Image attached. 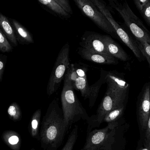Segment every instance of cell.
I'll return each instance as SVG.
<instances>
[{
    "label": "cell",
    "mask_w": 150,
    "mask_h": 150,
    "mask_svg": "<svg viewBox=\"0 0 150 150\" xmlns=\"http://www.w3.org/2000/svg\"><path fill=\"white\" fill-rule=\"evenodd\" d=\"M67 131L59 99L55 98L50 103L43 117L40 140L44 150H57L63 142Z\"/></svg>",
    "instance_id": "obj_1"
},
{
    "label": "cell",
    "mask_w": 150,
    "mask_h": 150,
    "mask_svg": "<svg viewBox=\"0 0 150 150\" xmlns=\"http://www.w3.org/2000/svg\"><path fill=\"white\" fill-rule=\"evenodd\" d=\"M74 89L69 81H64L61 95L62 106L67 130L71 125L80 120L87 121L89 116L75 94Z\"/></svg>",
    "instance_id": "obj_2"
},
{
    "label": "cell",
    "mask_w": 150,
    "mask_h": 150,
    "mask_svg": "<svg viewBox=\"0 0 150 150\" xmlns=\"http://www.w3.org/2000/svg\"><path fill=\"white\" fill-rule=\"evenodd\" d=\"M109 5L121 16L135 40L150 44V31L142 20L130 9L127 1L120 2L116 0H109Z\"/></svg>",
    "instance_id": "obj_3"
},
{
    "label": "cell",
    "mask_w": 150,
    "mask_h": 150,
    "mask_svg": "<svg viewBox=\"0 0 150 150\" xmlns=\"http://www.w3.org/2000/svg\"><path fill=\"white\" fill-rule=\"evenodd\" d=\"M117 127L108 125L87 134L85 143L81 150H113L116 142Z\"/></svg>",
    "instance_id": "obj_4"
},
{
    "label": "cell",
    "mask_w": 150,
    "mask_h": 150,
    "mask_svg": "<svg viewBox=\"0 0 150 150\" xmlns=\"http://www.w3.org/2000/svg\"><path fill=\"white\" fill-rule=\"evenodd\" d=\"M69 51L70 47L67 43L62 47L57 56L47 87V93L49 96L57 91L65 77L70 64Z\"/></svg>",
    "instance_id": "obj_5"
},
{
    "label": "cell",
    "mask_w": 150,
    "mask_h": 150,
    "mask_svg": "<svg viewBox=\"0 0 150 150\" xmlns=\"http://www.w3.org/2000/svg\"><path fill=\"white\" fill-rule=\"evenodd\" d=\"M74 1L81 12L94 22L98 27L114 38H119L113 27L91 0H74Z\"/></svg>",
    "instance_id": "obj_6"
},
{
    "label": "cell",
    "mask_w": 150,
    "mask_h": 150,
    "mask_svg": "<svg viewBox=\"0 0 150 150\" xmlns=\"http://www.w3.org/2000/svg\"><path fill=\"white\" fill-rule=\"evenodd\" d=\"M122 105L124 104L119 102L112 93L106 92L99 105L96 114L89 117L86 121L88 123L87 134L91 132L93 129L99 127L109 112Z\"/></svg>",
    "instance_id": "obj_7"
},
{
    "label": "cell",
    "mask_w": 150,
    "mask_h": 150,
    "mask_svg": "<svg viewBox=\"0 0 150 150\" xmlns=\"http://www.w3.org/2000/svg\"><path fill=\"white\" fill-rule=\"evenodd\" d=\"M105 83L106 92L112 93L120 103L124 104L129 89V85L125 80L124 75L116 71H107Z\"/></svg>",
    "instance_id": "obj_8"
},
{
    "label": "cell",
    "mask_w": 150,
    "mask_h": 150,
    "mask_svg": "<svg viewBox=\"0 0 150 150\" xmlns=\"http://www.w3.org/2000/svg\"><path fill=\"white\" fill-rule=\"evenodd\" d=\"M79 45L83 48L95 53L109 54L103 41L102 34L93 31H85L80 39Z\"/></svg>",
    "instance_id": "obj_9"
},
{
    "label": "cell",
    "mask_w": 150,
    "mask_h": 150,
    "mask_svg": "<svg viewBox=\"0 0 150 150\" xmlns=\"http://www.w3.org/2000/svg\"><path fill=\"white\" fill-rule=\"evenodd\" d=\"M150 113V82L146 83L142 92L139 106V117L141 127L146 129Z\"/></svg>",
    "instance_id": "obj_10"
},
{
    "label": "cell",
    "mask_w": 150,
    "mask_h": 150,
    "mask_svg": "<svg viewBox=\"0 0 150 150\" xmlns=\"http://www.w3.org/2000/svg\"><path fill=\"white\" fill-rule=\"evenodd\" d=\"M78 53L84 60L99 64L115 65L119 63L117 59L113 56L89 51L83 48H79Z\"/></svg>",
    "instance_id": "obj_11"
},
{
    "label": "cell",
    "mask_w": 150,
    "mask_h": 150,
    "mask_svg": "<svg viewBox=\"0 0 150 150\" xmlns=\"http://www.w3.org/2000/svg\"><path fill=\"white\" fill-rule=\"evenodd\" d=\"M102 38L105 46L111 56L122 61H127L130 60L129 55L111 36L108 35H102Z\"/></svg>",
    "instance_id": "obj_12"
},
{
    "label": "cell",
    "mask_w": 150,
    "mask_h": 150,
    "mask_svg": "<svg viewBox=\"0 0 150 150\" xmlns=\"http://www.w3.org/2000/svg\"><path fill=\"white\" fill-rule=\"evenodd\" d=\"M11 21L18 42L23 45L34 43L32 35L16 19L11 18Z\"/></svg>",
    "instance_id": "obj_13"
},
{
    "label": "cell",
    "mask_w": 150,
    "mask_h": 150,
    "mask_svg": "<svg viewBox=\"0 0 150 150\" xmlns=\"http://www.w3.org/2000/svg\"><path fill=\"white\" fill-rule=\"evenodd\" d=\"M0 29L14 46L18 45V41L12 25L7 17L0 12Z\"/></svg>",
    "instance_id": "obj_14"
},
{
    "label": "cell",
    "mask_w": 150,
    "mask_h": 150,
    "mask_svg": "<svg viewBox=\"0 0 150 150\" xmlns=\"http://www.w3.org/2000/svg\"><path fill=\"white\" fill-rule=\"evenodd\" d=\"M107 71L101 69L100 78L95 83L90 86V96H89V106L92 107L94 106L98 95L100 87L103 84L105 83V76Z\"/></svg>",
    "instance_id": "obj_15"
},
{
    "label": "cell",
    "mask_w": 150,
    "mask_h": 150,
    "mask_svg": "<svg viewBox=\"0 0 150 150\" xmlns=\"http://www.w3.org/2000/svg\"><path fill=\"white\" fill-rule=\"evenodd\" d=\"M4 141L11 149L13 150H18L21 145L20 136L15 131L9 130L5 131L2 134Z\"/></svg>",
    "instance_id": "obj_16"
},
{
    "label": "cell",
    "mask_w": 150,
    "mask_h": 150,
    "mask_svg": "<svg viewBox=\"0 0 150 150\" xmlns=\"http://www.w3.org/2000/svg\"><path fill=\"white\" fill-rule=\"evenodd\" d=\"M38 2L40 4L62 18L67 19L71 17V16L65 11L55 0H39Z\"/></svg>",
    "instance_id": "obj_17"
},
{
    "label": "cell",
    "mask_w": 150,
    "mask_h": 150,
    "mask_svg": "<svg viewBox=\"0 0 150 150\" xmlns=\"http://www.w3.org/2000/svg\"><path fill=\"white\" fill-rule=\"evenodd\" d=\"M124 109V105H122L112 110L106 115L103 122H107L108 126L112 127H117L118 126L117 120L120 118L122 114Z\"/></svg>",
    "instance_id": "obj_18"
},
{
    "label": "cell",
    "mask_w": 150,
    "mask_h": 150,
    "mask_svg": "<svg viewBox=\"0 0 150 150\" xmlns=\"http://www.w3.org/2000/svg\"><path fill=\"white\" fill-rule=\"evenodd\" d=\"M41 111L38 109L33 115L30 126V133L32 137L40 140L39 129L41 119Z\"/></svg>",
    "instance_id": "obj_19"
},
{
    "label": "cell",
    "mask_w": 150,
    "mask_h": 150,
    "mask_svg": "<svg viewBox=\"0 0 150 150\" xmlns=\"http://www.w3.org/2000/svg\"><path fill=\"white\" fill-rule=\"evenodd\" d=\"M73 87L74 89L79 91L84 99H89L90 96V86L88 85L86 77H79Z\"/></svg>",
    "instance_id": "obj_20"
},
{
    "label": "cell",
    "mask_w": 150,
    "mask_h": 150,
    "mask_svg": "<svg viewBox=\"0 0 150 150\" xmlns=\"http://www.w3.org/2000/svg\"><path fill=\"white\" fill-rule=\"evenodd\" d=\"M78 134V127L76 126L70 133L65 146L63 147L62 150H74V146L77 139Z\"/></svg>",
    "instance_id": "obj_21"
},
{
    "label": "cell",
    "mask_w": 150,
    "mask_h": 150,
    "mask_svg": "<svg viewBox=\"0 0 150 150\" xmlns=\"http://www.w3.org/2000/svg\"><path fill=\"white\" fill-rule=\"evenodd\" d=\"M8 113L10 118L14 121H18L22 117V112L19 106L16 103H13L9 107Z\"/></svg>",
    "instance_id": "obj_22"
},
{
    "label": "cell",
    "mask_w": 150,
    "mask_h": 150,
    "mask_svg": "<svg viewBox=\"0 0 150 150\" xmlns=\"http://www.w3.org/2000/svg\"><path fill=\"white\" fill-rule=\"evenodd\" d=\"M13 48L8 40V38L0 29V51L3 53L12 52Z\"/></svg>",
    "instance_id": "obj_23"
},
{
    "label": "cell",
    "mask_w": 150,
    "mask_h": 150,
    "mask_svg": "<svg viewBox=\"0 0 150 150\" xmlns=\"http://www.w3.org/2000/svg\"><path fill=\"white\" fill-rule=\"evenodd\" d=\"M137 44L139 50L145 59L147 60L150 68V44L145 42H142L136 40Z\"/></svg>",
    "instance_id": "obj_24"
},
{
    "label": "cell",
    "mask_w": 150,
    "mask_h": 150,
    "mask_svg": "<svg viewBox=\"0 0 150 150\" xmlns=\"http://www.w3.org/2000/svg\"><path fill=\"white\" fill-rule=\"evenodd\" d=\"M78 77L74 64H70L65 75L64 81H69L73 86Z\"/></svg>",
    "instance_id": "obj_25"
},
{
    "label": "cell",
    "mask_w": 150,
    "mask_h": 150,
    "mask_svg": "<svg viewBox=\"0 0 150 150\" xmlns=\"http://www.w3.org/2000/svg\"><path fill=\"white\" fill-rule=\"evenodd\" d=\"M55 1L65 11L71 16L73 14V10L68 0H55Z\"/></svg>",
    "instance_id": "obj_26"
},
{
    "label": "cell",
    "mask_w": 150,
    "mask_h": 150,
    "mask_svg": "<svg viewBox=\"0 0 150 150\" xmlns=\"http://www.w3.org/2000/svg\"><path fill=\"white\" fill-rule=\"evenodd\" d=\"M140 13L146 23L150 26V1Z\"/></svg>",
    "instance_id": "obj_27"
},
{
    "label": "cell",
    "mask_w": 150,
    "mask_h": 150,
    "mask_svg": "<svg viewBox=\"0 0 150 150\" xmlns=\"http://www.w3.org/2000/svg\"><path fill=\"white\" fill-rule=\"evenodd\" d=\"M7 59V56L6 55L0 53V82L2 81Z\"/></svg>",
    "instance_id": "obj_28"
},
{
    "label": "cell",
    "mask_w": 150,
    "mask_h": 150,
    "mask_svg": "<svg viewBox=\"0 0 150 150\" xmlns=\"http://www.w3.org/2000/svg\"><path fill=\"white\" fill-rule=\"evenodd\" d=\"M150 0H134L136 7L140 12L142 11Z\"/></svg>",
    "instance_id": "obj_29"
},
{
    "label": "cell",
    "mask_w": 150,
    "mask_h": 150,
    "mask_svg": "<svg viewBox=\"0 0 150 150\" xmlns=\"http://www.w3.org/2000/svg\"><path fill=\"white\" fill-rule=\"evenodd\" d=\"M145 133V147L150 148V113Z\"/></svg>",
    "instance_id": "obj_30"
},
{
    "label": "cell",
    "mask_w": 150,
    "mask_h": 150,
    "mask_svg": "<svg viewBox=\"0 0 150 150\" xmlns=\"http://www.w3.org/2000/svg\"><path fill=\"white\" fill-rule=\"evenodd\" d=\"M76 67V66H75ZM77 74L79 77H86V72L87 70L85 68H76V67Z\"/></svg>",
    "instance_id": "obj_31"
},
{
    "label": "cell",
    "mask_w": 150,
    "mask_h": 150,
    "mask_svg": "<svg viewBox=\"0 0 150 150\" xmlns=\"http://www.w3.org/2000/svg\"><path fill=\"white\" fill-rule=\"evenodd\" d=\"M141 150H150V148L149 147H145L144 149H142Z\"/></svg>",
    "instance_id": "obj_32"
},
{
    "label": "cell",
    "mask_w": 150,
    "mask_h": 150,
    "mask_svg": "<svg viewBox=\"0 0 150 150\" xmlns=\"http://www.w3.org/2000/svg\"><path fill=\"white\" fill-rule=\"evenodd\" d=\"M30 150H36L34 149H31Z\"/></svg>",
    "instance_id": "obj_33"
}]
</instances>
